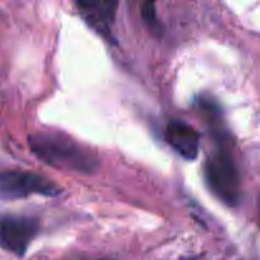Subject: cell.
Masks as SVG:
<instances>
[{
	"label": "cell",
	"mask_w": 260,
	"mask_h": 260,
	"mask_svg": "<svg viewBox=\"0 0 260 260\" xmlns=\"http://www.w3.org/2000/svg\"><path fill=\"white\" fill-rule=\"evenodd\" d=\"M61 189L53 182L32 172L0 173V198L5 201L20 200L32 194L57 196Z\"/></svg>",
	"instance_id": "obj_3"
},
{
	"label": "cell",
	"mask_w": 260,
	"mask_h": 260,
	"mask_svg": "<svg viewBox=\"0 0 260 260\" xmlns=\"http://www.w3.org/2000/svg\"><path fill=\"white\" fill-rule=\"evenodd\" d=\"M80 14L89 25L102 36L108 37L116 15L117 2H76Z\"/></svg>",
	"instance_id": "obj_6"
},
{
	"label": "cell",
	"mask_w": 260,
	"mask_h": 260,
	"mask_svg": "<svg viewBox=\"0 0 260 260\" xmlns=\"http://www.w3.org/2000/svg\"><path fill=\"white\" fill-rule=\"evenodd\" d=\"M165 140L185 160H194L200 152L197 129L183 121H170L165 127Z\"/></svg>",
	"instance_id": "obj_5"
},
{
	"label": "cell",
	"mask_w": 260,
	"mask_h": 260,
	"mask_svg": "<svg viewBox=\"0 0 260 260\" xmlns=\"http://www.w3.org/2000/svg\"><path fill=\"white\" fill-rule=\"evenodd\" d=\"M142 18H144L145 23L150 27V29H152L154 32H159L160 30V23L157 20V14L156 9H155L154 3H145L144 7L141 10Z\"/></svg>",
	"instance_id": "obj_7"
},
{
	"label": "cell",
	"mask_w": 260,
	"mask_h": 260,
	"mask_svg": "<svg viewBox=\"0 0 260 260\" xmlns=\"http://www.w3.org/2000/svg\"><path fill=\"white\" fill-rule=\"evenodd\" d=\"M218 147L205 162V179L211 192L229 206H236L240 201V174L229 142H218Z\"/></svg>",
	"instance_id": "obj_2"
},
{
	"label": "cell",
	"mask_w": 260,
	"mask_h": 260,
	"mask_svg": "<svg viewBox=\"0 0 260 260\" xmlns=\"http://www.w3.org/2000/svg\"><path fill=\"white\" fill-rule=\"evenodd\" d=\"M40 223L27 215L5 213L0 216V246L9 253L23 256L33 239L37 236Z\"/></svg>",
	"instance_id": "obj_4"
},
{
	"label": "cell",
	"mask_w": 260,
	"mask_h": 260,
	"mask_svg": "<svg viewBox=\"0 0 260 260\" xmlns=\"http://www.w3.org/2000/svg\"><path fill=\"white\" fill-rule=\"evenodd\" d=\"M28 144L38 159L57 169L93 174L99 168L94 152L61 134L38 132L29 136Z\"/></svg>",
	"instance_id": "obj_1"
}]
</instances>
